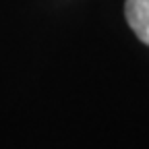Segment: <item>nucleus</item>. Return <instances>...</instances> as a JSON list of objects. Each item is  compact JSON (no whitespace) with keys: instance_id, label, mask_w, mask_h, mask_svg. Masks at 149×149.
<instances>
[{"instance_id":"obj_1","label":"nucleus","mask_w":149,"mask_h":149,"mask_svg":"<svg viewBox=\"0 0 149 149\" xmlns=\"http://www.w3.org/2000/svg\"><path fill=\"white\" fill-rule=\"evenodd\" d=\"M124 17L135 35L149 46V0H126Z\"/></svg>"}]
</instances>
